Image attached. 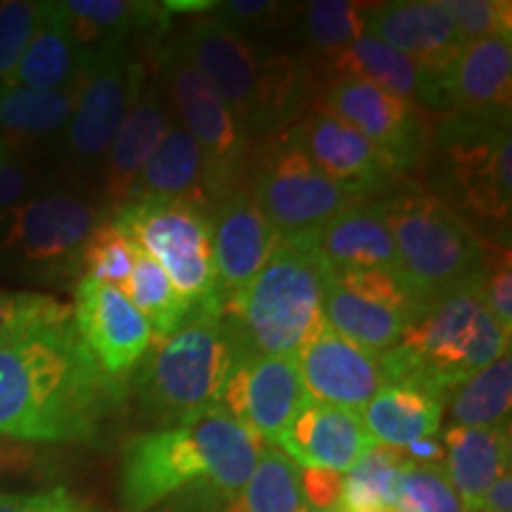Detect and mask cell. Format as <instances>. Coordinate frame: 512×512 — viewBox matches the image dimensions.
Here are the masks:
<instances>
[{
    "mask_svg": "<svg viewBox=\"0 0 512 512\" xmlns=\"http://www.w3.org/2000/svg\"><path fill=\"white\" fill-rule=\"evenodd\" d=\"M126 380L107 375L74 318L41 325L0 347V437L86 444L124 403Z\"/></svg>",
    "mask_w": 512,
    "mask_h": 512,
    "instance_id": "6da1fadb",
    "label": "cell"
},
{
    "mask_svg": "<svg viewBox=\"0 0 512 512\" xmlns=\"http://www.w3.org/2000/svg\"><path fill=\"white\" fill-rule=\"evenodd\" d=\"M261 446L240 422L221 411L138 434L121 453V508L147 512L195 489H240L252 475Z\"/></svg>",
    "mask_w": 512,
    "mask_h": 512,
    "instance_id": "7a4b0ae2",
    "label": "cell"
},
{
    "mask_svg": "<svg viewBox=\"0 0 512 512\" xmlns=\"http://www.w3.org/2000/svg\"><path fill=\"white\" fill-rule=\"evenodd\" d=\"M176 41L249 136L283 133L304 112L313 79L304 55L256 43L211 17L192 22Z\"/></svg>",
    "mask_w": 512,
    "mask_h": 512,
    "instance_id": "3957f363",
    "label": "cell"
},
{
    "mask_svg": "<svg viewBox=\"0 0 512 512\" xmlns=\"http://www.w3.org/2000/svg\"><path fill=\"white\" fill-rule=\"evenodd\" d=\"M486 261V259H484ZM482 273L422 311L394 349L384 351L389 384H411L439 399L510 354V332L484 299Z\"/></svg>",
    "mask_w": 512,
    "mask_h": 512,
    "instance_id": "277c9868",
    "label": "cell"
},
{
    "mask_svg": "<svg viewBox=\"0 0 512 512\" xmlns=\"http://www.w3.org/2000/svg\"><path fill=\"white\" fill-rule=\"evenodd\" d=\"M434 197L484 242L510 245L512 140L510 121L444 114L427 157Z\"/></svg>",
    "mask_w": 512,
    "mask_h": 512,
    "instance_id": "5b68a950",
    "label": "cell"
},
{
    "mask_svg": "<svg viewBox=\"0 0 512 512\" xmlns=\"http://www.w3.org/2000/svg\"><path fill=\"white\" fill-rule=\"evenodd\" d=\"M328 268L306 238H280L268 261L223 306L240 356H297L323 323Z\"/></svg>",
    "mask_w": 512,
    "mask_h": 512,
    "instance_id": "8992f818",
    "label": "cell"
},
{
    "mask_svg": "<svg viewBox=\"0 0 512 512\" xmlns=\"http://www.w3.org/2000/svg\"><path fill=\"white\" fill-rule=\"evenodd\" d=\"M240 351L223 309H192L183 328L147 351L138 370L140 411L164 427H176L219 411L223 387Z\"/></svg>",
    "mask_w": 512,
    "mask_h": 512,
    "instance_id": "52a82bcc",
    "label": "cell"
},
{
    "mask_svg": "<svg viewBox=\"0 0 512 512\" xmlns=\"http://www.w3.org/2000/svg\"><path fill=\"white\" fill-rule=\"evenodd\" d=\"M377 202L392 233L399 275L422 304L430 306L482 273L489 242L430 192L403 190Z\"/></svg>",
    "mask_w": 512,
    "mask_h": 512,
    "instance_id": "ba28073f",
    "label": "cell"
},
{
    "mask_svg": "<svg viewBox=\"0 0 512 512\" xmlns=\"http://www.w3.org/2000/svg\"><path fill=\"white\" fill-rule=\"evenodd\" d=\"M155 64L157 86L171 112L178 114V124L200 145L209 204L214 207L230 192L245 188L252 136L176 38L157 48Z\"/></svg>",
    "mask_w": 512,
    "mask_h": 512,
    "instance_id": "9c48e42d",
    "label": "cell"
},
{
    "mask_svg": "<svg viewBox=\"0 0 512 512\" xmlns=\"http://www.w3.org/2000/svg\"><path fill=\"white\" fill-rule=\"evenodd\" d=\"M98 214L72 195L19 200L0 211V273L64 285L83 278L81 252Z\"/></svg>",
    "mask_w": 512,
    "mask_h": 512,
    "instance_id": "30bf717a",
    "label": "cell"
},
{
    "mask_svg": "<svg viewBox=\"0 0 512 512\" xmlns=\"http://www.w3.org/2000/svg\"><path fill=\"white\" fill-rule=\"evenodd\" d=\"M110 221L164 268L178 294L192 309H223L216 292L207 209L166 197H138L114 209Z\"/></svg>",
    "mask_w": 512,
    "mask_h": 512,
    "instance_id": "8fae6325",
    "label": "cell"
},
{
    "mask_svg": "<svg viewBox=\"0 0 512 512\" xmlns=\"http://www.w3.org/2000/svg\"><path fill=\"white\" fill-rule=\"evenodd\" d=\"M252 152L247 192L280 238L316 233L337 214L366 200L325 176L292 138L290 128Z\"/></svg>",
    "mask_w": 512,
    "mask_h": 512,
    "instance_id": "7c38bea8",
    "label": "cell"
},
{
    "mask_svg": "<svg viewBox=\"0 0 512 512\" xmlns=\"http://www.w3.org/2000/svg\"><path fill=\"white\" fill-rule=\"evenodd\" d=\"M425 309L399 271H328L325 278V323L375 354L394 349Z\"/></svg>",
    "mask_w": 512,
    "mask_h": 512,
    "instance_id": "4fadbf2b",
    "label": "cell"
},
{
    "mask_svg": "<svg viewBox=\"0 0 512 512\" xmlns=\"http://www.w3.org/2000/svg\"><path fill=\"white\" fill-rule=\"evenodd\" d=\"M323 110L354 126L399 176L425 162L430 128L413 102L366 81L332 79L325 86Z\"/></svg>",
    "mask_w": 512,
    "mask_h": 512,
    "instance_id": "5bb4252c",
    "label": "cell"
},
{
    "mask_svg": "<svg viewBox=\"0 0 512 512\" xmlns=\"http://www.w3.org/2000/svg\"><path fill=\"white\" fill-rule=\"evenodd\" d=\"M143 86V62L131 60L128 50L81 69L76 105L67 124V155L74 164L93 166L107 157L128 107Z\"/></svg>",
    "mask_w": 512,
    "mask_h": 512,
    "instance_id": "9a60e30c",
    "label": "cell"
},
{
    "mask_svg": "<svg viewBox=\"0 0 512 512\" xmlns=\"http://www.w3.org/2000/svg\"><path fill=\"white\" fill-rule=\"evenodd\" d=\"M306 394L294 356H240L223 387L219 411L273 446Z\"/></svg>",
    "mask_w": 512,
    "mask_h": 512,
    "instance_id": "2e32d148",
    "label": "cell"
},
{
    "mask_svg": "<svg viewBox=\"0 0 512 512\" xmlns=\"http://www.w3.org/2000/svg\"><path fill=\"white\" fill-rule=\"evenodd\" d=\"M76 332L107 375L126 380L152 347V332L119 287L81 278L74 290Z\"/></svg>",
    "mask_w": 512,
    "mask_h": 512,
    "instance_id": "e0dca14e",
    "label": "cell"
},
{
    "mask_svg": "<svg viewBox=\"0 0 512 512\" xmlns=\"http://www.w3.org/2000/svg\"><path fill=\"white\" fill-rule=\"evenodd\" d=\"M294 361L309 399L356 413L389 384L382 354L337 335L325 318Z\"/></svg>",
    "mask_w": 512,
    "mask_h": 512,
    "instance_id": "ac0fdd59",
    "label": "cell"
},
{
    "mask_svg": "<svg viewBox=\"0 0 512 512\" xmlns=\"http://www.w3.org/2000/svg\"><path fill=\"white\" fill-rule=\"evenodd\" d=\"M366 34L394 48L396 53L406 55L439 86H444L446 74L465 48L463 38L458 36L439 0L373 3L368 12Z\"/></svg>",
    "mask_w": 512,
    "mask_h": 512,
    "instance_id": "d6986e66",
    "label": "cell"
},
{
    "mask_svg": "<svg viewBox=\"0 0 512 512\" xmlns=\"http://www.w3.org/2000/svg\"><path fill=\"white\" fill-rule=\"evenodd\" d=\"M290 133L325 176L361 200L368 202L370 197L382 195L394 178H399L392 164L354 126L323 107L306 114L302 124L292 126Z\"/></svg>",
    "mask_w": 512,
    "mask_h": 512,
    "instance_id": "ffe728a7",
    "label": "cell"
},
{
    "mask_svg": "<svg viewBox=\"0 0 512 512\" xmlns=\"http://www.w3.org/2000/svg\"><path fill=\"white\" fill-rule=\"evenodd\" d=\"M216 292L221 306L233 302L264 268L280 235L256 207L247 188H240L211 207Z\"/></svg>",
    "mask_w": 512,
    "mask_h": 512,
    "instance_id": "44dd1931",
    "label": "cell"
},
{
    "mask_svg": "<svg viewBox=\"0 0 512 512\" xmlns=\"http://www.w3.org/2000/svg\"><path fill=\"white\" fill-rule=\"evenodd\" d=\"M273 446L302 470L325 467L342 475L366 456L375 439L361 413L306 399Z\"/></svg>",
    "mask_w": 512,
    "mask_h": 512,
    "instance_id": "7402d4cb",
    "label": "cell"
},
{
    "mask_svg": "<svg viewBox=\"0 0 512 512\" xmlns=\"http://www.w3.org/2000/svg\"><path fill=\"white\" fill-rule=\"evenodd\" d=\"M441 88L446 114L510 121L512 38H482L465 43Z\"/></svg>",
    "mask_w": 512,
    "mask_h": 512,
    "instance_id": "603a6c76",
    "label": "cell"
},
{
    "mask_svg": "<svg viewBox=\"0 0 512 512\" xmlns=\"http://www.w3.org/2000/svg\"><path fill=\"white\" fill-rule=\"evenodd\" d=\"M302 508V467L280 448L264 444L252 475L240 489L188 491L176 496L171 512H299Z\"/></svg>",
    "mask_w": 512,
    "mask_h": 512,
    "instance_id": "cb8c5ba5",
    "label": "cell"
},
{
    "mask_svg": "<svg viewBox=\"0 0 512 512\" xmlns=\"http://www.w3.org/2000/svg\"><path fill=\"white\" fill-rule=\"evenodd\" d=\"M171 124H174V112H171L162 88L157 83H145L143 91L128 107L105 157L102 192H105L107 202L114 204V209L128 200V192L136 183L140 169L155 152Z\"/></svg>",
    "mask_w": 512,
    "mask_h": 512,
    "instance_id": "d4e9b609",
    "label": "cell"
},
{
    "mask_svg": "<svg viewBox=\"0 0 512 512\" xmlns=\"http://www.w3.org/2000/svg\"><path fill=\"white\" fill-rule=\"evenodd\" d=\"M328 271H399L380 202H361L306 235Z\"/></svg>",
    "mask_w": 512,
    "mask_h": 512,
    "instance_id": "484cf974",
    "label": "cell"
},
{
    "mask_svg": "<svg viewBox=\"0 0 512 512\" xmlns=\"http://www.w3.org/2000/svg\"><path fill=\"white\" fill-rule=\"evenodd\" d=\"M328 72L332 79H356L373 83L382 91L399 95V98L418 105L422 112L446 114L444 93L437 81L420 72L406 55L384 46L377 38L363 34L349 48L330 57Z\"/></svg>",
    "mask_w": 512,
    "mask_h": 512,
    "instance_id": "4316f807",
    "label": "cell"
},
{
    "mask_svg": "<svg viewBox=\"0 0 512 512\" xmlns=\"http://www.w3.org/2000/svg\"><path fill=\"white\" fill-rule=\"evenodd\" d=\"M79 72L88 64L128 50V36L138 29L164 27L169 12L164 3L128 0H64Z\"/></svg>",
    "mask_w": 512,
    "mask_h": 512,
    "instance_id": "83f0119b",
    "label": "cell"
},
{
    "mask_svg": "<svg viewBox=\"0 0 512 512\" xmlns=\"http://www.w3.org/2000/svg\"><path fill=\"white\" fill-rule=\"evenodd\" d=\"M444 472L467 512H477L489 486L510 472V422L496 427L451 425L444 432Z\"/></svg>",
    "mask_w": 512,
    "mask_h": 512,
    "instance_id": "f1b7e54d",
    "label": "cell"
},
{
    "mask_svg": "<svg viewBox=\"0 0 512 512\" xmlns=\"http://www.w3.org/2000/svg\"><path fill=\"white\" fill-rule=\"evenodd\" d=\"M3 83L46 93L79 86V57L62 3H38L29 46L15 72Z\"/></svg>",
    "mask_w": 512,
    "mask_h": 512,
    "instance_id": "f546056e",
    "label": "cell"
},
{
    "mask_svg": "<svg viewBox=\"0 0 512 512\" xmlns=\"http://www.w3.org/2000/svg\"><path fill=\"white\" fill-rule=\"evenodd\" d=\"M138 197H166V200L197 204L202 209L211 207L202 150L178 121L169 126L155 152L140 169L136 183L128 192V200Z\"/></svg>",
    "mask_w": 512,
    "mask_h": 512,
    "instance_id": "4dcf8cb0",
    "label": "cell"
},
{
    "mask_svg": "<svg viewBox=\"0 0 512 512\" xmlns=\"http://www.w3.org/2000/svg\"><path fill=\"white\" fill-rule=\"evenodd\" d=\"M444 399L411 384H387L361 411L363 425L375 444L408 448L439 432Z\"/></svg>",
    "mask_w": 512,
    "mask_h": 512,
    "instance_id": "1f68e13d",
    "label": "cell"
},
{
    "mask_svg": "<svg viewBox=\"0 0 512 512\" xmlns=\"http://www.w3.org/2000/svg\"><path fill=\"white\" fill-rule=\"evenodd\" d=\"M76 93L79 86L46 93L0 83V138L38 140L62 131L72 119Z\"/></svg>",
    "mask_w": 512,
    "mask_h": 512,
    "instance_id": "d6a6232c",
    "label": "cell"
},
{
    "mask_svg": "<svg viewBox=\"0 0 512 512\" xmlns=\"http://www.w3.org/2000/svg\"><path fill=\"white\" fill-rule=\"evenodd\" d=\"M119 290L124 292V297L136 306V311L150 325L152 347L176 335L192 311V306L178 294L169 275L164 273V268L152 256H147L138 245L133 271Z\"/></svg>",
    "mask_w": 512,
    "mask_h": 512,
    "instance_id": "836d02e7",
    "label": "cell"
},
{
    "mask_svg": "<svg viewBox=\"0 0 512 512\" xmlns=\"http://www.w3.org/2000/svg\"><path fill=\"white\" fill-rule=\"evenodd\" d=\"M408 465L406 451L375 444L342 477L339 512H387L399 498L401 475Z\"/></svg>",
    "mask_w": 512,
    "mask_h": 512,
    "instance_id": "e575fe53",
    "label": "cell"
},
{
    "mask_svg": "<svg viewBox=\"0 0 512 512\" xmlns=\"http://www.w3.org/2000/svg\"><path fill=\"white\" fill-rule=\"evenodd\" d=\"M512 401V358L505 354L470 377L458 389L451 406L453 425L460 427H496L510 422Z\"/></svg>",
    "mask_w": 512,
    "mask_h": 512,
    "instance_id": "d590c367",
    "label": "cell"
},
{
    "mask_svg": "<svg viewBox=\"0 0 512 512\" xmlns=\"http://www.w3.org/2000/svg\"><path fill=\"white\" fill-rule=\"evenodd\" d=\"M370 8L373 3H351V0H316L306 5L304 34L311 48L325 62L342 53L356 38L366 34Z\"/></svg>",
    "mask_w": 512,
    "mask_h": 512,
    "instance_id": "8d00e7d4",
    "label": "cell"
},
{
    "mask_svg": "<svg viewBox=\"0 0 512 512\" xmlns=\"http://www.w3.org/2000/svg\"><path fill=\"white\" fill-rule=\"evenodd\" d=\"M136 261V242L128 240L114 223L98 221L91 238L86 240L81 252V273L83 278L100 280L121 287L133 271Z\"/></svg>",
    "mask_w": 512,
    "mask_h": 512,
    "instance_id": "74e56055",
    "label": "cell"
},
{
    "mask_svg": "<svg viewBox=\"0 0 512 512\" xmlns=\"http://www.w3.org/2000/svg\"><path fill=\"white\" fill-rule=\"evenodd\" d=\"M396 512H467L460 503L444 467L418 465L408 458L401 475Z\"/></svg>",
    "mask_w": 512,
    "mask_h": 512,
    "instance_id": "f35d334b",
    "label": "cell"
},
{
    "mask_svg": "<svg viewBox=\"0 0 512 512\" xmlns=\"http://www.w3.org/2000/svg\"><path fill=\"white\" fill-rule=\"evenodd\" d=\"M72 318V309L50 294L17 292L0 287V347L41 325Z\"/></svg>",
    "mask_w": 512,
    "mask_h": 512,
    "instance_id": "ab89813d",
    "label": "cell"
},
{
    "mask_svg": "<svg viewBox=\"0 0 512 512\" xmlns=\"http://www.w3.org/2000/svg\"><path fill=\"white\" fill-rule=\"evenodd\" d=\"M463 43L482 38H512V5L508 0H439Z\"/></svg>",
    "mask_w": 512,
    "mask_h": 512,
    "instance_id": "60d3db41",
    "label": "cell"
},
{
    "mask_svg": "<svg viewBox=\"0 0 512 512\" xmlns=\"http://www.w3.org/2000/svg\"><path fill=\"white\" fill-rule=\"evenodd\" d=\"M294 15V5L271 3V0H230L219 3L211 12V19L223 27L238 31V34L252 38L254 34H268L285 27L287 19Z\"/></svg>",
    "mask_w": 512,
    "mask_h": 512,
    "instance_id": "b9f144b4",
    "label": "cell"
},
{
    "mask_svg": "<svg viewBox=\"0 0 512 512\" xmlns=\"http://www.w3.org/2000/svg\"><path fill=\"white\" fill-rule=\"evenodd\" d=\"M38 3L8 0L0 3V83L8 81L22 60L29 38L34 34Z\"/></svg>",
    "mask_w": 512,
    "mask_h": 512,
    "instance_id": "7bdbcfd3",
    "label": "cell"
},
{
    "mask_svg": "<svg viewBox=\"0 0 512 512\" xmlns=\"http://www.w3.org/2000/svg\"><path fill=\"white\" fill-rule=\"evenodd\" d=\"M482 290L489 309L501 320L503 328L512 330V268L510 247H486Z\"/></svg>",
    "mask_w": 512,
    "mask_h": 512,
    "instance_id": "ee69618b",
    "label": "cell"
},
{
    "mask_svg": "<svg viewBox=\"0 0 512 512\" xmlns=\"http://www.w3.org/2000/svg\"><path fill=\"white\" fill-rule=\"evenodd\" d=\"M48 467V453L41 444L0 437V484L34 477Z\"/></svg>",
    "mask_w": 512,
    "mask_h": 512,
    "instance_id": "f6af8a7d",
    "label": "cell"
},
{
    "mask_svg": "<svg viewBox=\"0 0 512 512\" xmlns=\"http://www.w3.org/2000/svg\"><path fill=\"white\" fill-rule=\"evenodd\" d=\"M0 512H93L64 486L34 494H10L0 491Z\"/></svg>",
    "mask_w": 512,
    "mask_h": 512,
    "instance_id": "bcb514c9",
    "label": "cell"
},
{
    "mask_svg": "<svg viewBox=\"0 0 512 512\" xmlns=\"http://www.w3.org/2000/svg\"><path fill=\"white\" fill-rule=\"evenodd\" d=\"M302 496L309 508L337 512L342 501V475L325 467L302 470Z\"/></svg>",
    "mask_w": 512,
    "mask_h": 512,
    "instance_id": "7dc6e473",
    "label": "cell"
},
{
    "mask_svg": "<svg viewBox=\"0 0 512 512\" xmlns=\"http://www.w3.org/2000/svg\"><path fill=\"white\" fill-rule=\"evenodd\" d=\"M29 188V176L22 166L5 164L0 166V211L8 209L10 204L19 202L24 190Z\"/></svg>",
    "mask_w": 512,
    "mask_h": 512,
    "instance_id": "c3c4849f",
    "label": "cell"
},
{
    "mask_svg": "<svg viewBox=\"0 0 512 512\" xmlns=\"http://www.w3.org/2000/svg\"><path fill=\"white\" fill-rule=\"evenodd\" d=\"M477 512H512V479L510 472H505L489 486Z\"/></svg>",
    "mask_w": 512,
    "mask_h": 512,
    "instance_id": "681fc988",
    "label": "cell"
},
{
    "mask_svg": "<svg viewBox=\"0 0 512 512\" xmlns=\"http://www.w3.org/2000/svg\"><path fill=\"white\" fill-rule=\"evenodd\" d=\"M219 3H209V0H171V3H164V10L169 15H176V12H192V15H200V12H214Z\"/></svg>",
    "mask_w": 512,
    "mask_h": 512,
    "instance_id": "f907efd6",
    "label": "cell"
},
{
    "mask_svg": "<svg viewBox=\"0 0 512 512\" xmlns=\"http://www.w3.org/2000/svg\"><path fill=\"white\" fill-rule=\"evenodd\" d=\"M10 157H12V150H10V145L5 143L3 138H0V166L10 164Z\"/></svg>",
    "mask_w": 512,
    "mask_h": 512,
    "instance_id": "816d5d0a",
    "label": "cell"
},
{
    "mask_svg": "<svg viewBox=\"0 0 512 512\" xmlns=\"http://www.w3.org/2000/svg\"><path fill=\"white\" fill-rule=\"evenodd\" d=\"M299 512H323V510H316V508H309V505H304V508Z\"/></svg>",
    "mask_w": 512,
    "mask_h": 512,
    "instance_id": "f5cc1de1",
    "label": "cell"
},
{
    "mask_svg": "<svg viewBox=\"0 0 512 512\" xmlns=\"http://www.w3.org/2000/svg\"><path fill=\"white\" fill-rule=\"evenodd\" d=\"M387 512H396V510H387Z\"/></svg>",
    "mask_w": 512,
    "mask_h": 512,
    "instance_id": "db71d44e",
    "label": "cell"
}]
</instances>
